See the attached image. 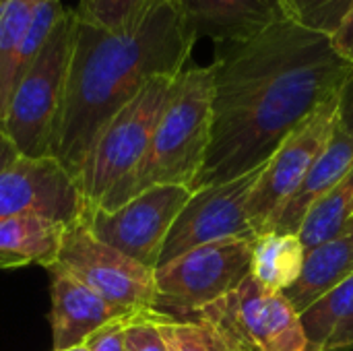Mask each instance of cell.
I'll return each instance as SVG.
<instances>
[{"label":"cell","instance_id":"1","mask_svg":"<svg viewBox=\"0 0 353 351\" xmlns=\"http://www.w3.org/2000/svg\"><path fill=\"white\" fill-rule=\"evenodd\" d=\"M352 66L329 35L294 19L221 43L213 60L211 143L192 190L263 168L294 128L339 93Z\"/></svg>","mask_w":353,"mask_h":351},{"label":"cell","instance_id":"2","mask_svg":"<svg viewBox=\"0 0 353 351\" xmlns=\"http://www.w3.org/2000/svg\"><path fill=\"white\" fill-rule=\"evenodd\" d=\"M194 41L174 0L120 31L79 21L50 155L77 180L105 124L155 77H178Z\"/></svg>","mask_w":353,"mask_h":351},{"label":"cell","instance_id":"3","mask_svg":"<svg viewBox=\"0 0 353 351\" xmlns=\"http://www.w3.org/2000/svg\"><path fill=\"white\" fill-rule=\"evenodd\" d=\"M213 81V64L190 66L176 77L143 159L101 199L97 209H118L153 186L174 184L192 190L211 143Z\"/></svg>","mask_w":353,"mask_h":351},{"label":"cell","instance_id":"4","mask_svg":"<svg viewBox=\"0 0 353 351\" xmlns=\"http://www.w3.org/2000/svg\"><path fill=\"white\" fill-rule=\"evenodd\" d=\"M79 17L72 8L54 25L39 56L19 79L4 126L23 157H48L56 118L64 97ZM52 157V155H50Z\"/></svg>","mask_w":353,"mask_h":351},{"label":"cell","instance_id":"5","mask_svg":"<svg viewBox=\"0 0 353 351\" xmlns=\"http://www.w3.org/2000/svg\"><path fill=\"white\" fill-rule=\"evenodd\" d=\"M174 81L176 77H155L105 124L77 176L85 213L97 209L101 199L143 159Z\"/></svg>","mask_w":353,"mask_h":351},{"label":"cell","instance_id":"6","mask_svg":"<svg viewBox=\"0 0 353 351\" xmlns=\"http://www.w3.org/2000/svg\"><path fill=\"white\" fill-rule=\"evenodd\" d=\"M252 244L248 240H221L157 267L155 310L199 314L236 292L252 273Z\"/></svg>","mask_w":353,"mask_h":351},{"label":"cell","instance_id":"7","mask_svg":"<svg viewBox=\"0 0 353 351\" xmlns=\"http://www.w3.org/2000/svg\"><path fill=\"white\" fill-rule=\"evenodd\" d=\"M48 269H62L124 312L155 310V271L103 244L83 217L70 221Z\"/></svg>","mask_w":353,"mask_h":351},{"label":"cell","instance_id":"8","mask_svg":"<svg viewBox=\"0 0 353 351\" xmlns=\"http://www.w3.org/2000/svg\"><path fill=\"white\" fill-rule=\"evenodd\" d=\"M236 351H306L300 314L283 294L267 292L250 275L236 292L196 314Z\"/></svg>","mask_w":353,"mask_h":351},{"label":"cell","instance_id":"9","mask_svg":"<svg viewBox=\"0 0 353 351\" xmlns=\"http://www.w3.org/2000/svg\"><path fill=\"white\" fill-rule=\"evenodd\" d=\"M337 95L325 101L298 128H294L263 166L248 199V219L256 238L273 230L277 215L329 145L339 124Z\"/></svg>","mask_w":353,"mask_h":351},{"label":"cell","instance_id":"10","mask_svg":"<svg viewBox=\"0 0 353 351\" xmlns=\"http://www.w3.org/2000/svg\"><path fill=\"white\" fill-rule=\"evenodd\" d=\"M190 194L186 186H153L118 209L85 213L83 221L97 240L155 271L165 238Z\"/></svg>","mask_w":353,"mask_h":351},{"label":"cell","instance_id":"11","mask_svg":"<svg viewBox=\"0 0 353 351\" xmlns=\"http://www.w3.org/2000/svg\"><path fill=\"white\" fill-rule=\"evenodd\" d=\"M261 172L263 168L230 182L192 190L165 238L157 267L205 244L221 240L254 242L256 234L248 219V199Z\"/></svg>","mask_w":353,"mask_h":351},{"label":"cell","instance_id":"12","mask_svg":"<svg viewBox=\"0 0 353 351\" xmlns=\"http://www.w3.org/2000/svg\"><path fill=\"white\" fill-rule=\"evenodd\" d=\"M85 213L74 176L56 157H19L0 174V221L43 215L70 223Z\"/></svg>","mask_w":353,"mask_h":351},{"label":"cell","instance_id":"13","mask_svg":"<svg viewBox=\"0 0 353 351\" xmlns=\"http://www.w3.org/2000/svg\"><path fill=\"white\" fill-rule=\"evenodd\" d=\"M184 21L199 37L217 46L250 39L269 27L292 19L285 0H174Z\"/></svg>","mask_w":353,"mask_h":351},{"label":"cell","instance_id":"14","mask_svg":"<svg viewBox=\"0 0 353 351\" xmlns=\"http://www.w3.org/2000/svg\"><path fill=\"white\" fill-rule=\"evenodd\" d=\"M52 275V345L54 351H64L85 343L108 323L139 312H124L81 283L62 269H48Z\"/></svg>","mask_w":353,"mask_h":351},{"label":"cell","instance_id":"15","mask_svg":"<svg viewBox=\"0 0 353 351\" xmlns=\"http://www.w3.org/2000/svg\"><path fill=\"white\" fill-rule=\"evenodd\" d=\"M353 166V130L337 124L329 145L308 170L300 188L288 201L277 215L271 232L298 234L310 209L352 170Z\"/></svg>","mask_w":353,"mask_h":351},{"label":"cell","instance_id":"16","mask_svg":"<svg viewBox=\"0 0 353 351\" xmlns=\"http://www.w3.org/2000/svg\"><path fill=\"white\" fill-rule=\"evenodd\" d=\"M353 273V219L333 240L306 250L302 273L283 296L300 314Z\"/></svg>","mask_w":353,"mask_h":351},{"label":"cell","instance_id":"17","mask_svg":"<svg viewBox=\"0 0 353 351\" xmlns=\"http://www.w3.org/2000/svg\"><path fill=\"white\" fill-rule=\"evenodd\" d=\"M66 225L68 223L43 215H23L0 221V269L27 265L48 269L58 257Z\"/></svg>","mask_w":353,"mask_h":351},{"label":"cell","instance_id":"18","mask_svg":"<svg viewBox=\"0 0 353 351\" xmlns=\"http://www.w3.org/2000/svg\"><path fill=\"white\" fill-rule=\"evenodd\" d=\"M306 248L298 234L269 232L252 244V277L267 292L283 294L302 273Z\"/></svg>","mask_w":353,"mask_h":351},{"label":"cell","instance_id":"19","mask_svg":"<svg viewBox=\"0 0 353 351\" xmlns=\"http://www.w3.org/2000/svg\"><path fill=\"white\" fill-rule=\"evenodd\" d=\"M353 219V166L352 170L310 209L298 236L304 248H314L337 238Z\"/></svg>","mask_w":353,"mask_h":351},{"label":"cell","instance_id":"20","mask_svg":"<svg viewBox=\"0 0 353 351\" xmlns=\"http://www.w3.org/2000/svg\"><path fill=\"white\" fill-rule=\"evenodd\" d=\"M35 0H0V120L17 87L19 46L33 14Z\"/></svg>","mask_w":353,"mask_h":351},{"label":"cell","instance_id":"21","mask_svg":"<svg viewBox=\"0 0 353 351\" xmlns=\"http://www.w3.org/2000/svg\"><path fill=\"white\" fill-rule=\"evenodd\" d=\"M353 314V273L335 290L325 294L304 312L300 323L306 335V351H325L333 335Z\"/></svg>","mask_w":353,"mask_h":351},{"label":"cell","instance_id":"22","mask_svg":"<svg viewBox=\"0 0 353 351\" xmlns=\"http://www.w3.org/2000/svg\"><path fill=\"white\" fill-rule=\"evenodd\" d=\"M161 2L165 0H79L74 12L81 23L120 31L145 19Z\"/></svg>","mask_w":353,"mask_h":351},{"label":"cell","instance_id":"23","mask_svg":"<svg viewBox=\"0 0 353 351\" xmlns=\"http://www.w3.org/2000/svg\"><path fill=\"white\" fill-rule=\"evenodd\" d=\"M157 325L168 351H236L211 323L203 319L176 321L161 312Z\"/></svg>","mask_w":353,"mask_h":351},{"label":"cell","instance_id":"24","mask_svg":"<svg viewBox=\"0 0 353 351\" xmlns=\"http://www.w3.org/2000/svg\"><path fill=\"white\" fill-rule=\"evenodd\" d=\"M290 17L300 25L331 35L353 10V0H285Z\"/></svg>","mask_w":353,"mask_h":351},{"label":"cell","instance_id":"25","mask_svg":"<svg viewBox=\"0 0 353 351\" xmlns=\"http://www.w3.org/2000/svg\"><path fill=\"white\" fill-rule=\"evenodd\" d=\"M161 312L149 310L139 314L124 333V351H168L163 335L159 331Z\"/></svg>","mask_w":353,"mask_h":351},{"label":"cell","instance_id":"26","mask_svg":"<svg viewBox=\"0 0 353 351\" xmlns=\"http://www.w3.org/2000/svg\"><path fill=\"white\" fill-rule=\"evenodd\" d=\"M139 314H143V312H139ZM139 314H126V317H120V319L108 323L105 327H101L97 333H93L85 341L89 351H124V333H126V327Z\"/></svg>","mask_w":353,"mask_h":351},{"label":"cell","instance_id":"27","mask_svg":"<svg viewBox=\"0 0 353 351\" xmlns=\"http://www.w3.org/2000/svg\"><path fill=\"white\" fill-rule=\"evenodd\" d=\"M333 48L353 64V10L341 21V25L329 35Z\"/></svg>","mask_w":353,"mask_h":351},{"label":"cell","instance_id":"28","mask_svg":"<svg viewBox=\"0 0 353 351\" xmlns=\"http://www.w3.org/2000/svg\"><path fill=\"white\" fill-rule=\"evenodd\" d=\"M337 114H339V124L353 130V66L345 79V83L339 89L337 95Z\"/></svg>","mask_w":353,"mask_h":351},{"label":"cell","instance_id":"29","mask_svg":"<svg viewBox=\"0 0 353 351\" xmlns=\"http://www.w3.org/2000/svg\"><path fill=\"white\" fill-rule=\"evenodd\" d=\"M19 157H21V153H19L17 145L12 143V139L4 126V120H0V174L6 168H10Z\"/></svg>","mask_w":353,"mask_h":351},{"label":"cell","instance_id":"30","mask_svg":"<svg viewBox=\"0 0 353 351\" xmlns=\"http://www.w3.org/2000/svg\"><path fill=\"white\" fill-rule=\"evenodd\" d=\"M353 350V314L341 325V329L333 335L325 351H350Z\"/></svg>","mask_w":353,"mask_h":351},{"label":"cell","instance_id":"31","mask_svg":"<svg viewBox=\"0 0 353 351\" xmlns=\"http://www.w3.org/2000/svg\"><path fill=\"white\" fill-rule=\"evenodd\" d=\"M64 351H89V348H87V343H81V345H74V348H70V350H64Z\"/></svg>","mask_w":353,"mask_h":351},{"label":"cell","instance_id":"32","mask_svg":"<svg viewBox=\"0 0 353 351\" xmlns=\"http://www.w3.org/2000/svg\"><path fill=\"white\" fill-rule=\"evenodd\" d=\"M35 2H39V0H35Z\"/></svg>","mask_w":353,"mask_h":351}]
</instances>
